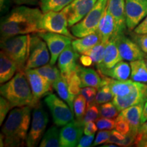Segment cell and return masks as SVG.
I'll list each match as a JSON object with an SVG mask.
<instances>
[{
	"label": "cell",
	"instance_id": "6da1fadb",
	"mask_svg": "<svg viewBox=\"0 0 147 147\" xmlns=\"http://www.w3.org/2000/svg\"><path fill=\"white\" fill-rule=\"evenodd\" d=\"M43 14L40 9L26 5L14 8L1 17V39L40 32V23Z\"/></svg>",
	"mask_w": 147,
	"mask_h": 147
},
{
	"label": "cell",
	"instance_id": "7a4b0ae2",
	"mask_svg": "<svg viewBox=\"0 0 147 147\" xmlns=\"http://www.w3.org/2000/svg\"><path fill=\"white\" fill-rule=\"evenodd\" d=\"M32 107L22 106L12 109L2 127L5 146L26 145L30 125Z\"/></svg>",
	"mask_w": 147,
	"mask_h": 147
},
{
	"label": "cell",
	"instance_id": "3957f363",
	"mask_svg": "<svg viewBox=\"0 0 147 147\" xmlns=\"http://www.w3.org/2000/svg\"><path fill=\"white\" fill-rule=\"evenodd\" d=\"M1 95L9 101L12 108L30 106L34 108L39 102L35 100L25 71H18L0 87Z\"/></svg>",
	"mask_w": 147,
	"mask_h": 147
},
{
	"label": "cell",
	"instance_id": "277c9868",
	"mask_svg": "<svg viewBox=\"0 0 147 147\" xmlns=\"http://www.w3.org/2000/svg\"><path fill=\"white\" fill-rule=\"evenodd\" d=\"M30 35H17L1 39V49L16 62L18 71H25L28 58Z\"/></svg>",
	"mask_w": 147,
	"mask_h": 147
},
{
	"label": "cell",
	"instance_id": "5b68a950",
	"mask_svg": "<svg viewBox=\"0 0 147 147\" xmlns=\"http://www.w3.org/2000/svg\"><path fill=\"white\" fill-rule=\"evenodd\" d=\"M108 0H97L93 8L80 21L71 27V33L74 37L82 38L96 32L99 23L107 8Z\"/></svg>",
	"mask_w": 147,
	"mask_h": 147
},
{
	"label": "cell",
	"instance_id": "8992f818",
	"mask_svg": "<svg viewBox=\"0 0 147 147\" xmlns=\"http://www.w3.org/2000/svg\"><path fill=\"white\" fill-rule=\"evenodd\" d=\"M46 42L36 33L30 36L29 51L25 70L36 69L49 63L51 54Z\"/></svg>",
	"mask_w": 147,
	"mask_h": 147
},
{
	"label": "cell",
	"instance_id": "52a82bcc",
	"mask_svg": "<svg viewBox=\"0 0 147 147\" xmlns=\"http://www.w3.org/2000/svg\"><path fill=\"white\" fill-rule=\"evenodd\" d=\"M30 129L28 133L26 146L29 147L36 146L42 138L49 119L48 113L40 102L34 108Z\"/></svg>",
	"mask_w": 147,
	"mask_h": 147
},
{
	"label": "cell",
	"instance_id": "ba28073f",
	"mask_svg": "<svg viewBox=\"0 0 147 147\" xmlns=\"http://www.w3.org/2000/svg\"><path fill=\"white\" fill-rule=\"evenodd\" d=\"M45 102L50 110L53 122L58 127L64 126L74 121L73 110L62 99L53 93H49L45 98Z\"/></svg>",
	"mask_w": 147,
	"mask_h": 147
},
{
	"label": "cell",
	"instance_id": "9c48e42d",
	"mask_svg": "<svg viewBox=\"0 0 147 147\" xmlns=\"http://www.w3.org/2000/svg\"><path fill=\"white\" fill-rule=\"evenodd\" d=\"M68 22L63 11H50L43 14L40 23V32H49L65 35L74 39V36L67 29Z\"/></svg>",
	"mask_w": 147,
	"mask_h": 147
},
{
	"label": "cell",
	"instance_id": "30bf717a",
	"mask_svg": "<svg viewBox=\"0 0 147 147\" xmlns=\"http://www.w3.org/2000/svg\"><path fill=\"white\" fill-rule=\"evenodd\" d=\"M36 34L47 43L51 54L50 63L52 65H55L62 51L67 46L71 45L73 40L70 37L57 33L42 31Z\"/></svg>",
	"mask_w": 147,
	"mask_h": 147
},
{
	"label": "cell",
	"instance_id": "8fae6325",
	"mask_svg": "<svg viewBox=\"0 0 147 147\" xmlns=\"http://www.w3.org/2000/svg\"><path fill=\"white\" fill-rule=\"evenodd\" d=\"M126 25L133 30L147 16V0H125Z\"/></svg>",
	"mask_w": 147,
	"mask_h": 147
},
{
	"label": "cell",
	"instance_id": "7c38bea8",
	"mask_svg": "<svg viewBox=\"0 0 147 147\" xmlns=\"http://www.w3.org/2000/svg\"><path fill=\"white\" fill-rule=\"evenodd\" d=\"M97 0H74L62 11L65 13L69 27L80 21L93 8Z\"/></svg>",
	"mask_w": 147,
	"mask_h": 147
},
{
	"label": "cell",
	"instance_id": "4fadbf2b",
	"mask_svg": "<svg viewBox=\"0 0 147 147\" xmlns=\"http://www.w3.org/2000/svg\"><path fill=\"white\" fill-rule=\"evenodd\" d=\"M117 38L119 53L122 59L133 61L143 59L146 57V54L142 51L136 42L127 38L125 34L115 36Z\"/></svg>",
	"mask_w": 147,
	"mask_h": 147
},
{
	"label": "cell",
	"instance_id": "5bb4252c",
	"mask_svg": "<svg viewBox=\"0 0 147 147\" xmlns=\"http://www.w3.org/2000/svg\"><path fill=\"white\" fill-rule=\"evenodd\" d=\"M84 133V125L80 121L74 120L61 129L59 140L61 146H77Z\"/></svg>",
	"mask_w": 147,
	"mask_h": 147
},
{
	"label": "cell",
	"instance_id": "9a60e30c",
	"mask_svg": "<svg viewBox=\"0 0 147 147\" xmlns=\"http://www.w3.org/2000/svg\"><path fill=\"white\" fill-rule=\"evenodd\" d=\"M146 84L142 82H136L134 89L125 96H115L113 102L119 112L130 106L136 105L139 103L145 102L144 93Z\"/></svg>",
	"mask_w": 147,
	"mask_h": 147
},
{
	"label": "cell",
	"instance_id": "2e32d148",
	"mask_svg": "<svg viewBox=\"0 0 147 147\" xmlns=\"http://www.w3.org/2000/svg\"><path fill=\"white\" fill-rule=\"evenodd\" d=\"M25 73L32 88L35 100L39 102L41 97L50 93L52 84L45 77L37 72L34 69H27Z\"/></svg>",
	"mask_w": 147,
	"mask_h": 147
},
{
	"label": "cell",
	"instance_id": "e0dca14e",
	"mask_svg": "<svg viewBox=\"0 0 147 147\" xmlns=\"http://www.w3.org/2000/svg\"><path fill=\"white\" fill-rule=\"evenodd\" d=\"M121 61H122V58L119 53L117 38L113 36L106 43L104 58L102 63L96 67L97 70L100 74H103L106 70L113 68Z\"/></svg>",
	"mask_w": 147,
	"mask_h": 147
},
{
	"label": "cell",
	"instance_id": "ac0fdd59",
	"mask_svg": "<svg viewBox=\"0 0 147 147\" xmlns=\"http://www.w3.org/2000/svg\"><path fill=\"white\" fill-rule=\"evenodd\" d=\"M108 9L115 20V32L113 35L124 34L127 27L125 0H108Z\"/></svg>",
	"mask_w": 147,
	"mask_h": 147
},
{
	"label": "cell",
	"instance_id": "d6986e66",
	"mask_svg": "<svg viewBox=\"0 0 147 147\" xmlns=\"http://www.w3.org/2000/svg\"><path fill=\"white\" fill-rule=\"evenodd\" d=\"M144 102H140L121 110L119 114L129 124L130 133L129 134L135 138L136 136L140 125L141 124V118L144 109Z\"/></svg>",
	"mask_w": 147,
	"mask_h": 147
},
{
	"label": "cell",
	"instance_id": "ffe728a7",
	"mask_svg": "<svg viewBox=\"0 0 147 147\" xmlns=\"http://www.w3.org/2000/svg\"><path fill=\"white\" fill-rule=\"evenodd\" d=\"M71 45L67 46L58 58V67L61 75H65L76 68L79 54L73 49Z\"/></svg>",
	"mask_w": 147,
	"mask_h": 147
},
{
	"label": "cell",
	"instance_id": "44dd1931",
	"mask_svg": "<svg viewBox=\"0 0 147 147\" xmlns=\"http://www.w3.org/2000/svg\"><path fill=\"white\" fill-rule=\"evenodd\" d=\"M18 71L17 64L2 50L0 53V83H5Z\"/></svg>",
	"mask_w": 147,
	"mask_h": 147
},
{
	"label": "cell",
	"instance_id": "7402d4cb",
	"mask_svg": "<svg viewBox=\"0 0 147 147\" xmlns=\"http://www.w3.org/2000/svg\"><path fill=\"white\" fill-rule=\"evenodd\" d=\"M77 72L81 81V87H93L98 89L102 84V78L100 73L95 69L77 65Z\"/></svg>",
	"mask_w": 147,
	"mask_h": 147
},
{
	"label": "cell",
	"instance_id": "603a6c76",
	"mask_svg": "<svg viewBox=\"0 0 147 147\" xmlns=\"http://www.w3.org/2000/svg\"><path fill=\"white\" fill-rule=\"evenodd\" d=\"M97 32L99 33L102 42H108L115 32V23L113 15L107 8L99 23Z\"/></svg>",
	"mask_w": 147,
	"mask_h": 147
},
{
	"label": "cell",
	"instance_id": "cb8c5ba5",
	"mask_svg": "<svg viewBox=\"0 0 147 147\" xmlns=\"http://www.w3.org/2000/svg\"><path fill=\"white\" fill-rule=\"evenodd\" d=\"M102 41L99 33L96 32L87 36L73 39L71 42V47L78 54H84L97 44Z\"/></svg>",
	"mask_w": 147,
	"mask_h": 147
},
{
	"label": "cell",
	"instance_id": "d4e9b609",
	"mask_svg": "<svg viewBox=\"0 0 147 147\" xmlns=\"http://www.w3.org/2000/svg\"><path fill=\"white\" fill-rule=\"evenodd\" d=\"M118 80H127L131 76V66L127 62L121 61L113 68L108 69L103 74Z\"/></svg>",
	"mask_w": 147,
	"mask_h": 147
},
{
	"label": "cell",
	"instance_id": "484cf974",
	"mask_svg": "<svg viewBox=\"0 0 147 147\" xmlns=\"http://www.w3.org/2000/svg\"><path fill=\"white\" fill-rule=\"evenodd\" d=\"M52 86L53 89L57 93L60 98L65 101L74 111V101L76 97L69 93L68 84H67L65 79L62 76H61L56 81L53 82Z\"/></svg>",
	"mask_w": 147,
	"mask_h": 147
},
{
	"label": "cell",
	"instance_id": "4316f807",
	"mask_svg": "<svg viewBox=\"0 0 147 147\" xmlns=\"http://www.w3.org/2000/svg\"><path fill=\"white\" fill-rule=\"evenodd\" d=\"M131 79L135 82L147 83V65L143 59L130 61Z\"/></svg>",
	"mask_w": 147,
	"mask_h": 147
},
{
	"label": "cell",
	"instance_id": "83f0119b",
	"mask_svg": "<svg viewBox=\"0 0 147 147\" xmlns=\"http://www.w3.org/2000/svg\"><path fill=\"white\" fill-rule=\"evenodd\" d=\"M136 82L132 80H118L112 78L109 86L114 96H125L132 91Z\"/></svg>",
	"mask_w": 147,
	"mask_h": 147
},
{
	"label": "cell",
	"instance_id": "f1b7e54d",
	"mask_svg": "<svg viewBox=\"0 0 147 147\" xmlns=\"http://www.w3.org/2000/svg\"><path fill=\"white\" fill-rule=\"evenodd\" d=\"M58 126H51L47 132L44 134L41 142L40 147H60L59 132Z\"/></svg>",
	"mask_w": 147,
	"mask_h": 147
},
{
	"label": "cell",
	"instance_id": "f546056e",
	"mask_svg": "<svg viewBox=\"0 0 147 147\" xmlns=\"http://www.w3.org/2000/svg\"><path fill=\"white\" fill-rule=\"evenodd\" d=\"M74 0H40V6L43 13L55 11L59 12L72 2Z\"/></svg>",
	"mask_w": 147,
	"mask_h": 147
},
{
	"label": "cell",
	"instance_id": "4dcf8cb0",
	"mask_svg": "<svg viewBox=\"0 0 147 147\" xmlns=\"http://www.w3.org/2000/svg\"><path fill=\"white\" fill-rule=\"evenodd\" d=\"M34 69L37 72L39 73L40 75L45 77L52 84L61 76L59 69H58L56 66L51 63L46 64L45 65Z\"/></svg>",
	"mask_w": 147,
	"mask_h": 147
},
{
	"label": "cell",
	"instance_id": "1f68e13d",
	"mask_svg": "<svg viewBox=\"0 0 147 147\" xmlns=\"http://www.w3.org/2000/svg\"><path fill=\"white\" fill-rule=\"evenodd\" d=\"M106 42L101 41L94 46L89 51L84 53V55H87L90 56L93 60V65L95 66H98L102 63L103 58H104V52H105Z\"/></svg>",
	"mask_w": 147,
	"mask_h": 147
},
{
	"label": "cell",
	"instance_id": "d6a6232c",
	"mask_svg": "<svg viewBox=\"0 0 147 147\" xmlns=\"http://www.w3.org/2000/svg\"><path fill=\"white\" fill-rule=\"evenodd\" d=\"M87 106V100L82 94H79L75 97L74 101V112L76 117V120L81 121L86 112Z\"/></svg>",
	"mask_w": 147,
	"mask_h": 147
},
{
	"label": "cell",
	"instance_id": "836d02e7",
	"mask_svg": "<svg viewBox=\"0 0 147 147\" xmlns=\"http://www.w3.org/2000/svg\"><path fill=\"white\" fill-rule=\"evenodd\" d=\"M113 93L112 92L110 87L108 84H104L97 89V95L95 97V102L97 104H104V103L108 102L113 100Z\"/></svg>",
	"mask_w": 147,
	"mask_h": 147
},
{
	"label": "cell",
	"instance_id": "e575fe53",
	"mask_svg": "<svg viewBox=\"0 0 147 147\" xmlns=\"http://www.w3.org/2000/svg\"><path fill=\"white\" fill-rule=\"evenodd\" d=\"M99 109H100V116L102 117L115 119L117 118L119 115V110L113 102H108L100 104Z\"/></svg>",
	"mask_w": 147,
	"mask_h": 147
},
{
	"label": "cell",
	"instance_id": "d590c367",
	"mask_svg": "<svg viewBox=\"0 0 147 147\" xmlns=\"http://www.w3.org/2000/svg\"><path fill=\"white\" fill-rule=\"evenodd\" d=\"M99 115H100V109L97 106L96 103L94 102L87 106V109L86 110L85 114L80 122L84 126V125L88 123L96 121L98 119Z\"/></svg>",
	"mask_w": 147,
	"mask_h": 147
},
{
	"label": "cell",
	"instance_id": "8d00e7d4",
	"mask_svg": "<svg viewBox=\"0 0 147 147\" xmlns=\"http://www.w3.org/2000/svg\"><path fill=\"white\" fill-rule=\"evenodd\" d=\"M115 129L125 136L130 133V126L122 116L119 115L115 119Z\"/></svg>",
	"mask_w": 147,
	"mask_h": 147
},
{
	"label": "cell",
	"instance_id": "74e56055",
	"mask_svg": "<svg viewBox=\"0 0 147 147\" xmlns=\"http://www.w3.org/2000/svg\"><path fill=\"white\" fill-rule=\"evenodd\" d=\"M96 125L100 130H113L115 128V119L101 117L96 120Z\"/></svg>",
	"mask_w": 147,
	"mask_h": 147
},
{
	"label": "cell",
	"instance_id": "f35d334b",
	"mask_svg": "<svg viewBox=\"0 0 147 147\" xmlns=\"http://www.w3.org/2000/svg\"><path fill=\"white\" fill-rule=\"evenodd\" d=\"M97 89L93 87H85L81 89V94L87 100V106L94 103L96 97Z\"/></svg>",
	"mask_w": 147,
	"mask_h": 147
},
{
	"label": "cell",
	"instance_id": "ab89813d",
	"mask_svg": "<svg viewBox=\"0 0 147 147\" xmlns=\"http://www.w3.org/2000/svg\"><path fill=\"white\" fill-rule=\"evenodd\" d=\"M12 108L10 103L8 100L1 96L0 97V124L2 125L3 121H4L8 112Z\"/></svg>",
	"mask_w": 147,
	"mask_h": 147
},
{
	"label": "cell",
	"instance_id": "60d3db41",
	"mask_svg": "<svg viewBox=\"0 0 147 147\" xmlns=\"http://www.w3.org/2000/svg\"><path fill=\"white\" fill-rule=\"evenodd\" d=\"M145 140H147V121L141 123L140 125L138 131L135 138L134 144H136V146H138L140 143H141Z\"/></svg>",
	"mask_w": 147,
	"mask_h": 147
},
{
	"label": "cell",
	"instance_id": "b9f144b4",
	"mask_svg": "<svg viewBox=\"0 0 147 147\" xmlns=\"http://www.w3.org/2000/svg\"><path fill=\"white\" fill-rule=\"evenodd\" d=\"M134 42L137 43L142 51L147 55V34H136L132 35Z\"/></svg>",
	"mask_w": 147,
	"mask_h": 147
},
{
	"label": "cell",
	"instance_id": "7bdbcfd3",
	"mask_svg": "<svg viewBox=\"0 0 147 147\" xmlns=\"http://www.w3.org/2000/svg\"><path fill=\"white\" fill-rule=\"evenodd\" d=\"M111 133L112 131H110V130H100L97 134V136L95 138V140L92 146H95L102 144H105L108 141V140L109 139Z\"/></svg>",
	"mask_w": 147,
	"mask_h": 147
},
{
	"label": "cell",
	"instance_id": "ee69618b",
	"mask_svg": "<svg viewBox=\"0 0 147 147\" xmlns=\"http://www.w3.org/2000/svg\"><path fill=\"white\" fill-rule=\"evenodd\" d=\"M94 140V135L87 136L85 135L84 136H82L79 141L78 147H89L92 146V143Z\"/></svg>",
	"mask_w": 147,
	"mask_h": 147
},
{
	"label": "cell",
	"instance_id": "f6af8a7d",
	"mask_svg": "<svg viewBox=\"0 0 147 147\" xmlns=\"http://www.w3.org/2000/svg\"><path fill=\"white\" fill-rule=\"evenodd\" d=\"M97 129H98V128H97L96 123H93V121H92V122H89L84 125V135L87 136L94 135Z\"/></svg>",
	"mask_w": 147,
	"mask_h": 147
},
{
	"label": "cell",
	"instance_id": "bcb514c9",
	"mask_svg": "<svg viewBox=\"0 0 147 147\" xmlns=\"http://www.w3.org/2000/svg\"><path fill=\"white\" fill-rule=\"evenodd\" d=\"M136 34H147V16L134 29Z\"/></svg>",
	"mask_w": 147,
	"mask_h": 147
},
{
	"label": "cell",
	"instance_id": "7dc6e473",
	"mask_svg": "<svg viewBox=\"0 0 147 147\" xmlns=\"http://www.w3.org/2000/svg\"><path fill=\"white\" fill-rule=\"evenodd\" d=\"M79 60H80V63H81L84 67H89L90 66L93 65V60H92L91 57L89 56V55L82 54L81 56L79 57Z\"/></svg>",
	"mask_w": 147,
	"mask_h": 147
},
{
	"label": "cell",
	"instance_id": "c3c4849f",
	"mask_svg": "<svg viewBox=\"0 0 147 147\" xmlns=\"http://www.w3.org/2000/svg\"><path fill=\"white\" fill-rule=\"evenodd\" d=\"M16 4L22 5H36L39 3L38 0H12Z\"/></svg>",
	"mask_w": 147,
	"mask_h": 147
},
{
	"label": "cell",
	"instance_id": "681fc988",
	"mask_svg": "<svg viewBox=\"0 0 147 147\" xmlns=\"http://www.w3.org/2000/svg\"><path fill=\"white\" fill-rule=\"evenodd\" d=\"M10 6V0H1V14H6Z\"/></svg>",
	"mask_w": 147,
	"mask_h": 147
},
{
	"label": "cell",
	"instance_id": "f907efd6",
	"mask_svg": "<svg viewBox=\"0 0 147 147\" xmlns=\"http://www.w3.org/2000/svg\"><path fill=\"white\" fill-rule=\"evenodd\" d=\"M146 121H147V98L144 102V109H143L142 118H141V123L145 122Z\"/></svg>",
	"mask_w": 147,
	"mask_h": 147
},
{
	"label": "cell",
	"instance_id": "816d5d0a",
	"mask_svg": "<svg viewBox=\"0 0 147 147\" xmlns=\"http://www.w3.org/2000/svg\"><path fill=\"white\" fill-rule=\"evenodd\" d=\"M138 146L147 147V140H145L142 141V142H141V143H140V144L138 145Z\"/></svg>",
	"mask_w": 147,
	"mask_h": 147
},
{
	"label": "cell",
	"instance_id": "f5cc1de1",
	"mask_svg": "<svg viewBox=\"0 0 147 147\" xmlns=\"http://www.w3.org/2000/svg\"><path fill=\"white\" fill-rule=\"evenodd\" d=\"M144 97H145V99L147 98V85H146V89H145V93H144Z\"/></svg>",
	"mask_w": 147,
	"mask_h": 147
},
{
	"label": "cell",
	"instance_id": "db71d44e",
	"mask_svg": "<svg viewBox=\"0 0 147 147\" xmlns=\"http://www.w3.org/2000/svg\"><path fill=\"white\" fill-rule=\"evenodd\" d=\"M145 61H146V65H147V56H146V60H145Z\"/></svg>",
	"mask_w": 147,
	"mask_h": 147
}]
</instances>
